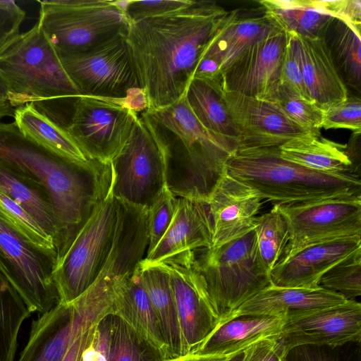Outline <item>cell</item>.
Listing matches in <instances>:
<instances>
[{
    "label": "cell",
    "instance_id": "obj_42",
    "mask_svg": "<svg viewBox=\"0 0 361 361\" xmlns=\"http://www.w3.org/2000/svg\"><path fill=\"white\" fill-rule=\"evenodd\" d=\"M192 2L191 0L118 1L130 23L173 12Z\"/></svg>",
    "mask_w": 361,
    "mask_h": 361
},
{
    "label": "cell",
    "instance_id": "obj_23",
    "mask_svg": "<svg viewBox=\"0 0 361 361\" xmlns=\"http://www.w3.org/2000/svg\"><path fill=\"white\" fill-rule=\"evenodd\" d=\"M212 244V225L207 204L176 197L169 228L145 259L159 262L183 252L210 247Z\"/></svg>",
    "mask_w": 361,
    "mask_h": 361
},
{
    "label": "cell",
    "instance_id": "obj_37",
    "mask_svg": "<svg viewBox=\"0 0 361 361\" xmlns=\"http://www.w3.org/2000/svg\"><path fill=\"white\" fill-rule=\"evenodd\" d=\"M319 286L339 293L346 300L360 296L361 247L328 270L321 278Z\"/></svg>",
    "mask_w": 361,
    "mask_h": 361
},
{
    "label": "cell",
    "instance_id": "obj_28",
    "mask_svg": "<svg viewBox=\"0 0 361 361\" xmlns=\"http://www.w3.org/2000/svg\"><path fill=\"white\" fill-rule=\"evenodd\" d=\"M185 96L190 110L205 128L240 144V134L230 115L221 77L194 75Z\"/></svg>",
    "mask_w": 361,
    "mask_h": 361
},
{
    "label": "cell",
    "instance_id": "obj_6",
    "mask_svg": "<svg viewBox=\"0 0 361 361\" xmlns=\"http://www.w3.org/2000/svg\"><path fill=\"white\" fill-rule=\"evenodd\" d=\"M212 304L225 322L244 302L271 285L254 229L220 246L194 250Z\"/></svg>",
    "mask_w": 361,
    "mask_h": 361
},
{
    "label": "cell",
    "instance_id": "obj_2",
    "mask_svg": "<svg viewBox=\"0 0 361 361\" xmlns=\"http://www.w3.org/2000/svg\"><path fill=\"white\" fill-rule=\"evenodd\" d=\"M0 162L42 184L56 221L54 248L59 264L96 208L111 192V163H78L25 137L14 122L0 123Z\"/></svg>",
    "mask_w": 361,
    "mask_h": 361
},
{
    "label": "cell",
    "instance_id": "obj_52",
    "mask_svg": "<svg viewBox=\"0 0 361 361\" xmlns=\"http://www.w3.org/2000/svg\"><path fill=\"white\" fill-rule=\"evenodd\" d=\"M245 349L235 353L228 361H244L245 357Z\"/></svg>",
    "mask_w": 361,
    "mask_h": 361
},
{
    "label": "cell",
    "instance_id": "obj_20",
    "mask_svg": "<svg viewBox=\"0 0 361 361\" xmlns=\"http://www.w3.org/2000/svg\"><path fill=\"white\" fill-rule=\"evenodd\" d=\"M361 247V236L340 237L319 242L280 261L270 272L271 284L278 287L317 288L322 276Z\"/></svg>",
    "mask_w": 361,
    "mask_h": 361
},
{
    "label": "cell",
    "instance_id": "obj_44",
    "mask_svg": "<svg viewBox=\"0 0 361 361\" xmlns=\"http://www.w3.org/2000/svg\"><path fill=\"white\" fill-rule=\"evenodd\" d=\"M25 12L13 0H0V52L19 34Z\"/></svg>",
    "mask_w": 361,
    "mask_h": 361
},
{
    "label": "cell",
    "instance_id": "obj_48",
    "mask_svg": "<svg viewBox=\"0 0 361 361\" xmlns=\"http://www.w3.org/2000/svg\"><path fill=\"white\" fill-rule=\"evenodd\" d=\"M283 352L281 340L279 338H266L245 349L244 361H277Z\"/></svg>",
    "mask_w": 361,
    "mask_h": 361
},
{
    "label": "cell",
    "instance_id": "obj_27",
    "mask_svg": "<svg viewBox=\"0 0 361 361\" xmlns=\"http://www.w3.org/2000/svg\"><path fill=\"white\" fill-rule=\"evenodd\" d=\"M138 269L171 358L181 357L180 332L169 275L159 264L145 259Z\"/></svg>",
    "mask_w": 361,
    "mask_h": 361
},
{
    "label": "cell",
    "instance_id": "obj_8",
    "mask_svg": "<svg viewBox=\"0 0 361 361\" xmlns=\"http://www.w3.org/2000/svg\"><path fill=\"white\" fill-rule=\"evenodd\" d=\"M114 299L111 287L94 281L72 302L38 314L17 361H61L82 331L111 314Z\"/></svg>",
    "mask_w": 361,
    "mask_h": 361
},
{
    "label": "cell",
    "instance_id": "obj_45",
    "mask_svg": "<svg viewBox=\"0 0 361 361\" xmlns=\"http://www.w3.org/2000/svg\"><path fill=\"white\" fill-rule=\"evenodd\" d=\"M110 319L107 316L92 328L81 361H108Z\"/></svg>",
    "mask_w": 361,
    "mask_h": 361
},
{
    "label": "cell",
    "instance_id": "obj_18",
    "mask_svg": "<svg viewBox=\"0 0 361 361\" xmlns=\"http://www.w3.org/2000/svg\"><path fill=\"white\" fill-rule=\"evenodd\" d=\"M231 118L240 134L239 148L279 147L313 134L291 121L274 102L224 91Z\"/></svg>",
    "mask_w": 361,
    "mask_h": 361
},
{
    "label": "cell",
    "instance_id": "obj_50",
    "mask_svg": "<svg viewBox=\"0 0 361 361\" xmlns=\"http://www.w3.org/2000/svg\"><path fill=\"white\" fill-rule=\"evenodd\" d=\"M235 353L228 355H214L194 353L188 354L185 356L161 361H228Z\"/></svg>",
    "mask_w": 361,
    "mask_h": 361
},
{
    "label": "cell",
    "instance_id": "obj_9",
    "mask_svg": "<svg viewBox=\"0 0 361 361\" xmlns=\"http://www.w3.org/2000/svg\"><path fill=\"white\" fill-rule=\"evenodd\" d=\"M57 54L82 95L126 101L137 111L133 98L140 111L147 109V104L135 97L145 99L126 34L84 51Z\"/></svg>",
    "mask_w": 361,
    "mask_h": 361
},
{
    "label": "cell",
    "instance_id": "obj_47",
    "mask_svg": "<svg viewBox=\"0 0 361 361\" xmlns=\"http://www.w3.org/2000/svg\"><path fill=\"white\" fill-rule=\"evenodd\" d=\"M335 348L303 345L294 347L286 353L287 361H348ZM350 361V360H348ZM360 361V357L357 360Z\"/></svg>",
    "mask_w": 361,
    "mask_h": 361
},
{
    "label": "cell",
    "instance_id": "obj_5",
    "mask_svg": "<svg viewBox=\"0 0 361 361\" xmlns=\"http://www.w3.org/2000/svg\"><path fill=\"white\" fill-rule=\"evenodd\" d=\"M226 171L262 200L279 204L361 195L360 178L305 168L283 159L279 147L239 148L228 159Z\"/></svg>",
    "mask_w": 361,
    "mask_h": 361
},
{
    "label": "cell",
    "instance_id": "obj_17",
    "mask_svg": "<svg viewBox=\"0 0 361 361\" xmlns=\"http://www.w3.org/2000/svg\"><path fill=\"white\" fill-rule=\"evenodd\" d=\"M360 338L361 305L355 300L288 318L279 337L286 353L299 345L335 348Z\"/></svg>",
    "mask_w": 361,
    "mask_h": 361
},
{
    "label": "cell",
    "instance_id": "obj_24",
    "mask_svg": "<svg viewBox=\"0 0 361 361\" xmlns=\"http://www.w3.org/2000/svg\"><path fill=\"white\" fill-rule=\"evenodd\" d=\"M345 300L339 293L321 286L301 288L271 284L241 305L228 319L240 315H269L286 319L335 306Z\"/></svg>",
    "mask_w": 361,
    "mask_h": 361
},
{
    "label": "cell",
    "instance_id": "obj_38",
    "mask_svg": "<svg viewBox=\"0 0 361 361\" xmlns=\"http://www.w3.org/2000/svg\"><path fill=\"white\" fill-rule=\"evenodd\" d=\"M110 317L108 361H152L128 324L118 317Z\"/></svg>",
    "mask_w": 361,
    "mask_h": 361
},
{
    "label": "cell",
    "instance_id": "obj_53",
    "mask_svg": "<svg viewBox=\"0 0 361 361\" xmlns=\"http://www.w3.org/2000/svg\"><path fill=\"white\" fill-rule=\"evenodd\" d=\"M277 361H287L286 360V353L283 352V353L280 355Z\"/></svg>",
    "mask_w": 361,
    "mask_h": 361
},
{
    "label": "cell",
    "instance_id": "obj_51",
    "mask_svg": "<svg viewBox=\"0 0 361 361\" xmlns=\"http://www.w3.org/2000/svg\"><path fill=\"white\" fill-rule=\"evenodd\" d=\"M15 109L9 101L6 85L0 80V121L4 117H13Z\"/></svg>",
    "mask_w": 361,
    "mask_h": 361
},
{
    "label": "cell",
    "instance_id": "obj_3",
    "mask_svg": "<svg viewBox=\"0 0 361 361\" xmlns=\"http://www.w3.org/2000/svg\"><path fill=\"white\" fill-rule=\"evenodd\" d=\"M140 114L161 149L168 189L176 197L207 204L239 142L205 128L185 95L170 106Z\"/></svg>",
    "mask_w": 361,
    "mask_h": 361
},
{
    "label": "cell",
    "instance_id": "obj_36",
    "mask_svg": "<svg viewBox=\"0 0 361 361\" xmlns=\"http://www.w3.org/2000/svg\"><path fill=\"white\" fill-rule=\"evenodd\" d=\"M268 100L276 104L291 121L305 130L313 134H320L323 110L300 97L288 85L281 82Z\"/></svg>",
    "mask_w": 361,
    "mask_h": 361
},
{
    "label": "cell",
    "instance_id": "obj_33",
    "mask_svg": "<svg viewBox=\"0 0 361 361\" xmlns=\"http://www.w3.org/2000/svg\"><path fill=\"white\" fill-rule=\"evenodd\" d=\"M323 39L345 85L358 92L361 88L360 34L346 23L333 18Z\"/></svg>",
    "mask_w": 361,
    "mask_h": 361
},
{
    "label": "cell",
    "instance_id": "obj_4",
    "mask_svg": "<svg viewBox=\"0 0 361 361\" xmlns=\"http://www.w3.org/2000/svg\"><path fill=\"white\" fill-rule=\"evenodd\" d=\"M0 80L15 109L32 104L59 126L57 101L74 103L82 95L38 22L0 52Z\"/></svg>",
    "mask_w": 361,
    "mask_h": 361
},
{
    "label": "cell",
    "instance_id": "obj_13",
    "mask_svg": "<svg viewBox=\"0 0 361 361\" xmlns=\"http://www.w3.org/2000/svg\"><path fill=\"white\" fill-rule=\"evenodd\" d=\"M274 204L289 231L288 243L280 261L319 242L361 236V195Z\"/></svg>",
    "mask_w": 361,
    "mask_h": 361
},
{
    "label": "cell",
    "instance_id": "obj_7",
    "mask_svg": "<svg viewBox=\"0 0 361 361\" xmlns=\"http://www.w3.org/2000/svg\"><path fill=\"white\" fill-rule=\"evenodd\" d=\"M42 30L57 53L88 50L127 34L130 21L118 1H38Z\"/></svg>",
    "mask_w": 361,
    "mask_h": 361
},
{
    "label": "cell",
    "instance_id": "obj_30",
    "mask_svg": "<svg viewBox=\"0 0 361 361\" xmlns=\"http://www.w3.org/2000/svg\"><path fill=\"white\" fill-rule=\"evenodd\" d=\"M0 190L22 207L54 241L55 216L49 193L42 184L0 162Z\"/></svg>",
    "mask_w": 361,
    "mask_h": 361
},
{
    "label": "cell",
    "instance_id": "obj_21",
    "mask_svg": "<svg viewBox=\"0 0 361 361\" xmlns=\"http://www.w3.org/2000/svg\"><path fill=\"white\" fill-rule=\"evenodd\" d=\"M288 35L299 59L310 100L322 110L345 100L349 95L348 87L323 37Z\"/></svg>",
    "mask_w": 361,
    "mask_h": 361
},
{
    "label": "cell",
    "instance_id": "obj_29",
    "mask_svg": "<svg viewBox=\"0 0 361 361\" xmlns=\"http://www.w3.org/2000/svg\"><path fill=\"white\" fill-rule=\"evenodd\" d=\"M279 148L283 159L305 168L322 172L354 175L346 152L347 145L324 138L321 134H308L295 137Z\"/></svg>",
    "mask_w": 361,
    "mask_h": 361
},
{
    "label": "cell",
    "instance_id": "obj_32",
    "mask_svg": "<svg viewBox=\"0 0 361 361\" xmlns=\"http://www.w3.org/2000/svg\"><path fill=\"white\" fill-rule=\"evenodd\" d=\"M264 15L288 35L321 38L333 17L315 8L311 0H262Z\"/></svg>",
    "mask_w": 361,
    "mask_h": 361
},
{
    "label": "cell",
    "instance_id": "obj_34",
    "mask_svg": "<svg viewBox=\"0 0 361 361\" xmlns=\"http://www.w3.org/2000/svg\"><path fill=\"white\" fill-rule=\"evenodd\" d=\"M31 312L0 271V361H15L18 336Z\"/></svg>",
    "mask_w": 361,
    "mask_h": 361
},
{
    "label": "cell",
    "instance_id": "obj_22",
    "mask_svg": "<svg viewBox=\"0 0 361 361\" xmlns=\"http://www.w3.org/2000/svg\"><path fill=\"white\" fill-rule=\"evenodd\" d=\"M121 319L159 361L171 359L143 286L138 265L118 283L111 314Z\"/></svg>",
    "mask_w": 361,
    "mask_h": 361
},
{
    "label": "cell",
    "instance_id": "obj_16",
    "mask_svg": "<svg viewBox=\"0 0 361 361\" xmlns=\"http://www.w3.org/2000/svg\"><path fill=\"white\" fill-rule=\"evenodd\" d=\"M288 43L276 29L250 44L221 73L223 90L268 100L281 82Z\"/></svg>",
    "mask_w": 361,
    "mask_h": 361
},
{
    "label": "cell",
    "instance_id": "obj_12",
    "mask_svg": "<svg viewBox=\"0 0 361 361\" xmlns=\"http://www.w3.org/2000/svg\"><path fill=\"white\" fill-rule=\"evenodd\" d=\"M138 116L126 101L80 95L65 129L87 159L110 163L126 144Z\"/></svg>",
    "mask_w": 361,
    "mask_h": 361
},
{
    "label": "cell",
    "instance_id": "obj_14",
    "mask_svg": "<svg viewBox=\"0 0 361 361\" xmlns=\"http://www.w3.org/2000/svg\"><path fill=\"white\" fill-rule=\"evenodd\" d=\"M111 163L115 198L149 207L166 185L161 149L141 114L126 144Z\"/></svg>",
    "mask_w": 361,
    "mask_h": 361
},
{
    "label": "cell",
    "instance_id": "obj_25",
    "mask_svg": "<svg viewBox=\"0 0 361 361\" xmlns=\"http://www.w3.org/2000/svg\"><path fill=\"white\" fill-rule=\"evenodd\" d=\"M276 29L279 28L264 14L240 18L238 10L230 11L206 47L200 61L212 63L221 75L250 44Z\"/></svg>",
    "mask_w": 361,
    "mask_h": 361
},
{
    "label": "cell",
    "instance_id": "obj_15",
    "mask_svg": "<svg viewBox=\"0 0 361 361\" xmlns=\"http://www.w3.org/2000/svg\"><path fill=\"white\" fill-rule=\"evenodd\" d=\"M154 263L169 275L180 332L181 356L196 353L221 320L197 268L194 250Z\"/></svg>",
    "mask_w": 361,
    "mask_h": 361
},
{
    "label": "cell",
    "instance_id": "obj_39",
    "mask_svg": "<svg viewBox=\"0 0 361 361\" xmlns=\"http://www.w3.org/2000/svg\"><path fill=\"white\" fill-rule=\"evenodd\" d=\"M176 200V197L165 185L148 207L149 243L146 256L153 251L169 228L174 215Z\"/></svg>",
    "mask_w": 361,
    "mask_h": 361
},
{
    "label": "cell",
    "instance_id": "obj_49",
    "mask_svg": "<svg viewBox=\"0 0 361 361\" xmlns=\"http://www.w3.org/2000/svg\"><path fill=\"white\" fill-rule=\"evenodd\" d=\"M96 324L82 331L78 336V338L68 348L61 361H81L83 350L87 344L92 329Z\"/></svg>",
    "mask_w": 361,
    "mask_h": 361
},
{
    "label": "cell",
    "instance_id": "obj_31",
    "mask_svg": "<svg viewBox=\"0 0 361 361\" xmlns=\"http://www.w3.org/2000/svg\"><path fill=\"white\" fill-rule=\"evenodd\" d=\"M14 123L27 138L72 161L87 159L66 130L41 113L32 104L15 109Z\"/></svg>",
    "mask_w": 361,
    "mask_h": 361
},
{
    "label": "cell",
    "instance_id": "obj_40",
    "mask_svg": "<svg viewBox=\"0 0 361 361\" xmlns=\"http://www.w3.org/2000/svg\"><path fill=\"white\" fill-rule=\"evenodd\" d=\"M0 210L31 243L45 249H54L49 238L35 220L17 202L0 190Z\"/></svg>",
    "mask_w": 361,
    "mask_h": 361
},
{
    "label": "cell",
    "instance_id": "obj_26",
    "mask_svg": "<svg viewBox=\"0 0 361 361\" xmlns=\"http://www.w3.org/2000/svg\"><path fill=\"white\" fill-rule=\"evenodd\" d=\"M286 318L240 315L219 322L195 353L228 355L266 338H279Z\"/></svg>",
    "mask_w": 361,
    "mask_h": 361
},
{
    "label": "cell",
    "instance_id": "obj_1",
    "mask_svg": "<svg viewBox=\"0 0 361 361\" xmlns=\"http://www.w3.org/2000/svg\"><path fill=\"white\" fill-rule=\"evenodd\" d=\"M214 1L130 23L126 34L147 109L181 99L209 42L228 16Z\"/></svg>",
    "mask_w": 361,
    "mask_h": 361
},
{
    "label": "cell",
    "instance_id": "obj_43",
    "mask_svg": "<svg viewBox=\"0 0 361 361\" xmlns=\"http://www.w3.org/2000/svg\"><path fill=\"white\" fill-rule=\"evenodd\" d=\"M311 2L319 11L346 23L360 34L361 1L360 0H311Z\"/></svg>",
    "mask_w": 361,
    "mask_h": 361
},
{
    "label": "cell",
    "instance_id": "obj_46",
    "mask_svg": "<svg viewBox=\"0 0 361 361\" xmlns=\"http://www.w3.org/2000/svg\"><path fill=\"white\" fill-rule=\"evenodd\" d=\"M281 82L288 85L300 97L312 102L307 93L299 59L289 37L283 60Z\"/></svg>",
    "mask_w": 361,
    "mask_h": 361
},
{
    "label": "cell",
    "instance_id": "obj_10",
    "mask_svg": "<svg viewBox=\"0 0 361 361\" xmlns=\"http://www.w3.org/2000/svg\"><path fill=\"white\" fill-rule=\"evenodd\" d=\"M56 263L54 249L31 243L0 210V271L31 314H44L59 302L53 279Z\"/></svg>",
    "mask_w": 361,
    "mask_h": 361
},
{
    "label": "cell",
    "instance_id": "obj_41",
    "mask_svg": "<svg viewBox=\"0 0 361 361\" xmlns=\"http://www.w3.org/2000/svg\"><path fill=\"white\" fill-rule=\"evenodd\" d=\"M322 128H345L360 135L361 130V99L352 95L323 110Z\"/></svg>",
    "mask_w": 361,
    "mask_h": 361
},
{
    "label": "cell",
    "instance_id": "obj_19",
    "mask_svg": "<svg viewBox=\"0 0 361 361\" xmlns=\"http://www.w3.org/2000/svg\"><path fill=\"white\" fill-rule=\"evenodd\" d=\"M258 192L227 173L207 203L212 225V244L220 246L254 228L262 204Z\"/></svg>",
    "mask_w": 361,
    "mask_h": 361
},
{
    "label": "cell",
    "instance_id": "obj_35",
    "mask_svg": "<svg viewBox=\"0 0 361 361\" xmlns=\"http://www.w3.org/2000/svg\"><path fill=\"white\" fill-rule=\"evenodd\" d=\"M254 231L261 261L270 274L280 262L289 240L288 224L275 204L256 217Z\"/></svg>",
    "mask_w": 361,
    "mask_h": 361
},
{
    "label": "cell",
    "instance_id": "obj_11",
    "mask_svg": "<svg viewBox=\"0 0 361 361\" xmlns=\"http://www.w3.org/2000/svg\"><path fill=\"white\" fill-rule=\"evenodd\" d=\"M116 203L111 192L83 226L53 274L59 303L68 304L96 280L111 251Z\"/></svg>",
    "mask_w": 361,
    "mask_h": 361
}]
</instances>
